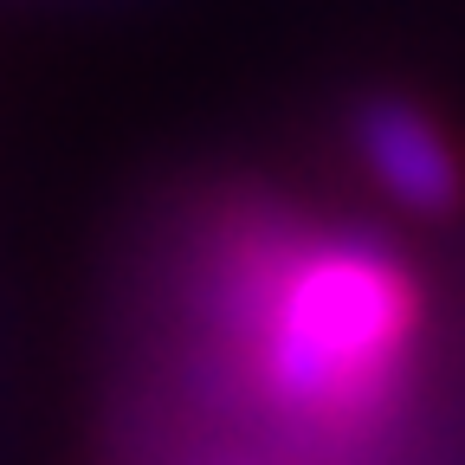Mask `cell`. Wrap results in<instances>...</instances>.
<instances>
[{
    "label": "cell",
    "instance_id": "obj_2",
    "mask_svg": "<svg viewBox=\"0 0 465 465\" xmlns=\"http://www.w3.org/2000/svg\"><path fill=\"white\" fill-rule=\"evenodd\" d=\"M356 149L375 174V188L420 220H446L465 201V168L446 130L407 97H362L356 104Z\"/></svg>",
    "mask_w": 465,
    "mask_h": 465
},
{
    "label": "cell",
    "instance_id": "obj_1",
    "mask_svg": "<svg viewBox=\"0 0 465 465\" xmlns=\"http://www.w3.org/2000/svg\"><path fill=\"white\" fill-rule=\"evenodd\" d=\"M420 330V284L381 240H311L259 278L240 311L252 381L278 420L311 433H362L401 401Z\"/></svg>",
    "mask_w": 465,
    "mask_h": 465
}]
</instances>
